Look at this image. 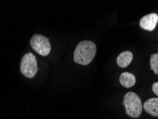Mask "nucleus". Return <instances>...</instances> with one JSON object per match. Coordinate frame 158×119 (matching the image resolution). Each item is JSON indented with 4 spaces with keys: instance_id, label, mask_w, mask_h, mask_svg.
I'll return each mask as SVG.
<instances>
[{
    "instance_id": "f257e3e1",
    "label": "nucleus",
    "mask_w": 158,
    "mask_h": 119,
    "mask_svg": "<svg viewBox=\"0 0 158 119\" xmlns=\"http://www.w3.org/2000/svg\"><path fill=\"white\" fill-rule=\"evenodd\" d=\"M96 44L91 41H82L78 44L74 51L73 60L77 64L88 65L92 62L96 54Z\"/></svg>"
},
{
    "instance_id": "6e6552de",
    "label": "nucleus",
    "mask_w": 158,
    "mask_h": 119,
    "mask_svg": "<svg viewBox=\"0 0 158 119\" xmlns=\"http://www.w3.org/2000/svg\"><path fill=\"white\" fill-rule=\"evenodd\" d=\"M120 83L125 88H131L136 83L135 76L129 72H123L120 76Z\"/></svg>"
},
{
    "instance_id": "9d476101",
    "label": "nucleus",
    "mask_w": 158,
    "mask_h": 119,
    "mask_svg": "<svg viewBox=\"0 0 158 119\" xmlns=\"http://www.w3.org/2000/svg\"><path fill=\"white\" fill-rule=\"evenodd\" d=\"M152 89L153 91V92L155 93V94H156L158 96V81L153 83L152 86Z\"/></svg>"
},
{
    "instance_id": "1a4fd4ad",
    "label": "nucleus",
    "mask_w": 158,
    "mask_h": 119,
    "mask_svg": "<svg viewBox=\"0 0 158 119\" xmlns=\"http://www.w3.org/2000/svg\"><path fill=\"white\" fill-rule=\"evenodd\" d=\"M151 69L158 75V53H153L150 57Z\"/></svg>"
},
{
    "instance_id": "423d86ee",
    "label": "nucleus",
    "mask_w": 158,
    "mask_h": 119,
    "mask_svg": "<svg viewBox=\"0 0 158 119\" xmlns=\"http://www.w3.org/2000/svg\"><path fill=\"white\" fill-rule=\"evenodd\" d=\"M143 108L151 116H158V98H152L145 102Z\"/></svg>"
},
{
    "instance_id": "0eeeda50",
    "label": "nucleus",
    "mask_w": 158,
    "mask_h": 119,
    "mask_svg": "<svg viewBox=\"0 0 158 119\" xmlns=\"http://www.w3.org/2000/svg\"><path fill=\"white\" fill-rule=\"evenodd\" d=\"M132 59H133V55L132 53L130 51H123L117 58V64L120 67L125 68L128 65L131 64Z\"/></svg>"
},
{
    "instance_id": "f03ea898",
    "label": "nucleus",
    "mask_w": 158,
    "mask_h": 119,
    "mask_svg": "<svg viewBox=\"0 0 158 119\" xmlns=\"http://www.w3.org/2000/svg\"><path fill=\"white\" fill-rule=\"evenodd\" d=\"M125 111L127 116L132 118H139L143 111V105L140 97L134 92H128L123 99Z\"/></svg>"
},
{
    "instance_id": "39448f33",
    "label": "nucleus",
    "mask_w": 158,
    "mask_h": 119,
    "mask_svg": "<svg viewBox=\"0 0 158 119\" xmlns=\"http://www.w3.org/2000/svg\"><path fill=\"white\" fill-rule=\"evenodd\" d=\"M158 23L157 14L151 13L144 16L140 21V26L142 29L148 32H152L155 29Z\"/></svg>"
},
{
    "instance_id": "7ed1b4c3",
    "label": "nucleus",
    "mask_w": 158,
    "mask_h": 119,
    "mask_svg": "<svg viewBox=\"0 0 158 119\" xmlns=\"http://www.w3.org/2000/svg\"><path fill=\"white\" fill-rule=\"evenodd\" d=\"M20 71L27 78H33L38 71L36 57L32 53H26L22 57L20 65Z\"/></svg>"
},
{
    "instance_id": "20e7f679",
    "label": "nucleus",
    "mask_w": 158,
    "mask_h": 119,
    "mask_svg": "<svg viewBox=\"0 0 158 119\" xmlns=\"http://www.w3.org/2000/svg\"><path fill=\"white\" fill-rule=\"evenodd\" d=\"M30 45L36 52L44 57L48 55L52 49L48 39L41 34L34 35L30 40Z\"/></svg>"
}]
</instances>
